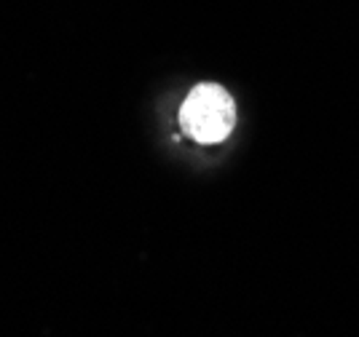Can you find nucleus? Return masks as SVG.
<instances>
[{
    "label": "nucleus",
    "instance_id": "nucleus-1",
    "mask_svg": "<svg viewBox=\"0 0 359 337\" xmlns=\"http://www.w3.org/2000/svg\"><path fill=\"white\" fill-rule=\"evenodd\" d=\"M236 104L217 83H198L180 107V126L201 145H217L233 132Z\"/></svg>",
    "mask_w": 359,
    "mask_h": 337
}]
</instances>
